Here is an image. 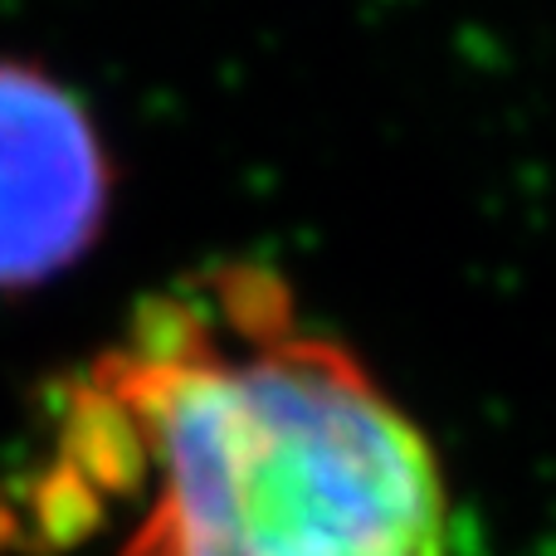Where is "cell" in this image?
Masks as SVG:
<instances>
[{
    "mask_svg": "<svg viewBox=\"0 0 556 556\" xmlns=\"http://www.w3.org/2000/svg\"><path fill=\"white\" fill-rule=\"evenodd\" d=\"M123 498L117 556L450 552L420 425L250 264L152 298L64 391L29 513L84 538Z\"/></svg>",
    "mask_w": 556,
    "mask_h": 556,
    "instance_id": "1",
    "label": "cell"
},
{
    "mask_svg": "<svg viewBox=\"0 0 556 556\" xmlns=\"http://www.w3.org/2000/svg\"><path fill=\"white\" fill-rule=\"evenodd\" d=\"M113 215V156L54 74L0 59V293H29L88 260Z\"/></svg>",
    "mask_w": 556,
    "mask_h": 556,
    "instance_id": "2",
    "label": "cell"
}]
</instances>
